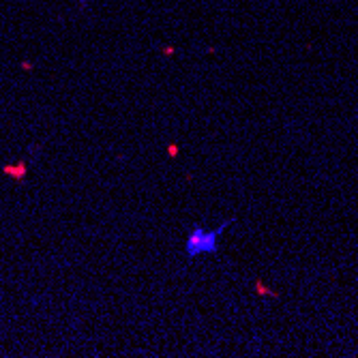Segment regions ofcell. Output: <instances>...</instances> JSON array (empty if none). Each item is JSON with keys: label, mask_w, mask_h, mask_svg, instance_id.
Segmentation results:
<instances>
[{"label": "cell", "mask_w": 358, "mask_h": 358, "mask_svg": "<svg viewBox=\"0 0 358 358\" xmlns=\"http://www.w3.org/2000/svg\"><path fill=\"white\" fill-rule=\"evenodd\" d=\"M5 174H11V176H15V178H24V174H26V168L20 164V168H5Z\"/></svg>", "instance_id": "obj_2"}, {"label": "cell", "mask_w": 358, "mask_h": 358, "mask_svg": "<svg viewBox=\"0 0 358 358\" xmlns=\"http://www.w3.org/2000/svg\"><path fill=\"white\" fill-rule=\"evenodd\" d=\"M225 225H227V223L215 227V230H204V227H193V232L189 234V238H187V243H185L187 255L195 257V255H200V253H213V251L217 249V238H219V234H223Z\"/></svg>", "instance_id": "obj_1"}]
</instances>
